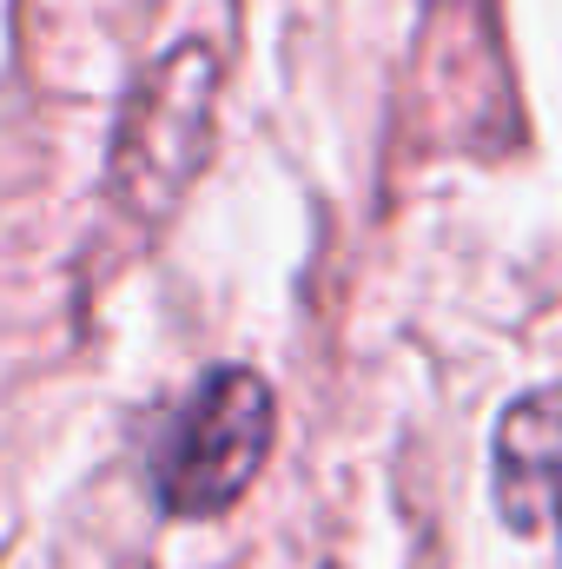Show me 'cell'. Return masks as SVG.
I'll return each instance as SVG.
<instances>
[{
	"mask_svg": "<svg viewBox=\"0 0 562 569\" xmlns=\"http://www.w3.org/2000/svg\"><path fill=\"white\" fill-rule=\"evenodd\" d=\"M496 463H503V503L516 510L523 530H536L550 470H562V398L556 391H543V398L510 411V425L496 437Z\"/></svg>",
	"mask_w": 562,
	"mask_h": 569,
	"instance_id": "obj_3",
	"label": "cell"
},
{
	"mask_svg": "<svg viewBox=\"0 0 562 569\" xmlns=\"http://www.w3.org/2000/svg\"><path fill=\"white\" fill-rule=\"evenodd\" d=\"M272 430H279V418H272V391H265L259 371H245V365L212 371L185 398V411L172 418L165 443H159L165 510H179V517L232 510L252 490V477L272 450Z\"/></svg>",
	"mask_w": 562,
	"mask_h": 569,
	"instance_id": "obj_1",
	"label": "cell"
},
{
	"mask_svg": "<svg viewBox=\"0 0 562 569\" xmlns=\"http://www.w3.org/2000/svg\"><path fill=\"white\" fill-rule=\"evenodd\" d=\"M212 93H219V67L205 47H179L172 60L152 67L140 107L127 120V159H120V172H133V192L145 186L179 192L192 179L205 127H212Z\"/></svg>",
	"mask_w": 562,
	"mask_h": 569,
	"instance_id": "obj_2",
	"label": "cell"
}]
</instances>
